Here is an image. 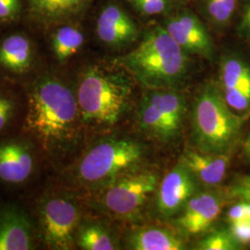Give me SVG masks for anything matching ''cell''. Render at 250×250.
I'll return each instance as SVG.
<instances>
[{"mask_svg": "<svg viewBox=\"0 0 250 250\" xmlns=\"http://www.w3.org/2000/svg\"><path fill=\"white\" fill-rule=\"evenodd\" d=\"M21 9V0H0V21H9L17 18Z\"/></svg>", "mask_w": 250, "mask_h": 250, "instance_id": "26", "label": "cell"}, {"mask_svg": "<svg viewBox=\"0 0 250 250\" xmlns=\"http://www.w3.org/2000/svg\"><path fill=\"white\" fill-rule=\"evenodd\" d=\"M247 202V210H248V217H249V220H250V202L249 201H246Z\"/></svg>", "mask_w": 250, "mask_h": 250, "instance_id": "32", "label": "cell"}, {"mask_svg": "<svg viewBox=\"0 0 250 250\" xmlns=\"http://www.w3.org/2000/svg\"><path fill=\"white\" fill-rule=\"evenodd\" d=\"M243 156L247 161H250V133L243 146Z\"/></svg>", "mask_w": 250, "mask_h": 250, "instance_id": "31", "label": "cell"}, {"mask_svg": "<svg viewBox=\"0 0 250 250\" xmlns=\"http://www.w3.org/2000/svg\"><path fill=\"white\" fill-rule=\"evenodd\" d=\"M81 113L76 97L62 81L42 77L28 98L25 129L51 151L71 141L77 132Z\"/></svg>", "mask_w": 250, "mask_h": 250, "instance_id": "1", "label": "cell"}, {"mask_svg": "<svg viewBox=\"0 0 250 250\" xmlns=\"http://www.w3.org/2000/svg\"><path fill=\"white\" fill-rule=\"evenodd\" d=\"M35 161L29 146L23 142L0 144V179L9 184L25 182L33 173Z\"/></svg>", "mask_w": 250, "mask_h": 250, "instance_id": "14", "label": "cell"}, {"mask_svg": "<svg viewBox=\"0 0 250 250\" xmlns=\"http://www.w3.org/2000/svg\"><path fill=\"white\" fill-rule=\"evenodd\" d=\"M188 55L164 27L157 25L118 62L147 89H172L187 78Z\"/></svg>", "mask_w": 250, "mask_h": 250, "instance_id": "2", "label": "cell"}, {"mask_svg": "<svg viewBox=\"0 0 250 250\" xmlns=\"http://www.w3.org/2000/svg\"><path fill=\"white\" fill-rule=\"evenodd\" d=\"M129 246L134 250H183L186 244L165 229L146 228L134 232L129 238Z\"/></svg>", "mask_w": 250, "mask_h": 250, "instance_id": "19", "label": "cell"}, {"mask_svg": "<svg viewBox=\"0 0 250 250\" xmlns=\"http://www.w3.org/2000/svg\"><path fill=\"white\" fill-rule=\"evenodd\" d=\"M77 243L84 250H116V245L107 229L97 224H84L80 228Z\"/></svg>", "mask_w": 250, "mask_h": 250, "instance_id": "21", "label": "cell"}, {"mask_svg": "<svg viewBox=\"0 0 250 250\" xmlns=\"http://www.w3.org/2000/svg\"><path fill=\"white\" fill-rule=\"evenodd\" d=\"M96 32L99 40L111 47H123L136 40L138 28L134 20L116 3H109L99 13Z\"/></svg>", "mask_w": 250, "mask_h": 250, "instance_id": "11", "label": "cell"}, {"mask_svg": "<svg viewBox=\"0 0 250 250\" xmlns=\"http://www.w3.org/2000/svg\"><path fill=\"white\" fill-rule=\"evenodd\" d=\"M131 95V81L125 73L89 67L81 75L77 87L81 118L87 124L115 125L127 109Z\"/></svg>", "mask_w": 250, "mask_h": 250, "instance_id": "4", "label": "cell"}, {"mask_svg": "<svg viewBox=\"0 0 250 250\" xmlns=\"http://www.w3.org/2000/svg\"><path fill=\"white\" fill-rule=\"evenodd\" d=\"M224 198L213 191L196 193L188 200L178 225L189 234L206 231L219 217L224 206Z\"/></svg>", "mask_w": 250, "mask_h": 250, "instance_id": "12", "label": "cell"}, {"mask_svg": "<svg viewBox=\"0 0 250 250\" xmlns=\"http://www.w3.org/2000/svg\"><path fill=\"white\" fill-rule=\"evenodd\" d=\"M220 88L232 110L250 115V63L237 55H227L220 64Z\"/></svg>", "mask_w": 250, "mask_h": 250, "instance_id": "8", "label": "cell"}, {"mask_svg": "<svg viewBox=\"0 0 250 250\" xmlns=\"http://www.w3.org/2000/svg\"><path fill=\"white\" fill-rule=\"evenodd\" d=\"M146 96L160 111L167 126L170 139H175L182 129L186 112L184 97L171 89L150 90Z\"/></svg>", "mask_w": 250, "mask_h": 250, "instance_id": "16", "label": "cell"}, {"mask_svg": "<svg viewBox=\"0 0 250 250\" xmlns=\"http://www.w3.org/2000/svg\"><path fill=\"white\" fill-rule=\"evenodd\" d=\"M229 231L240 246L250 244V220L230 224Z\"/></svg>", "mask_w": 250, "mask_h": 250, "instance_id": "28", "label": "cell"}, {"mask_svg": "<svg viewBox=\"0 0 250 250\" xmlns=\"http://www.w3.org/2000/svg\"><path fill=\"white\" fill-rule=\"evenodd\" d=\"M139 13L152 16L167 12L172 4L163 0H126Z\"/></svg>", "mask_w": 250, "mask_h": 250, "instance_id": "24", "label": "cell"}, {"mask_svg": "<svg viewBox=\"0 0 250 250\" xmlns=\"http://www.w3.org/2000/svg\"><path fill=\"white\" fill-rule=\"evenodd\" d=\"M238 0H203L208 19L216 26L224 27L231 21Z\"/></svg>", "mask_w": 250, "mask_h": 250, "instance_id": "22", "label": "cell"}, {"mask_svg": "<svg viewBox=\"0 0 250 250\" xmlns=\"http://www.w3.org/2000/svg\"><path fill=\"white\" fill-rule=\"evenodd\" d=\"M162 26L187 53L212 60L214 47L211 37L194 13L179 11L166 19Z\"/></svg>", "mask_w": 250, "mask_h": 250, "instance_id": "9", "label": "cell"}, {"mask_svg": "<svg viewBox=\"0 0 250 250\" xmlns=\"http://www.w3.org/2000/svg\"><path fill=\"white\" fill-rule=\"evenodd\" d=\"M33 249L32 224L21 209L7 207L0 210V250Z\"/></svg>", "mask_w": 250, "mask_h": 250, "instance_id": "13", "label": "cell"}, {"mask_svg": "<svg viewBox=\"0 0 250 250\" xmlns=\"http://www.w3.org/2000/svg\"><path fill=\"white\" fill-rule=\"evenodd\" d=\"M242 32L250 41V1L247 3L242 13Z\"/></svg>", "mask_w": 250, "mask_h": 250, "instance_id": "30", "label": "cell"}, {"mask_svg": "<svg viewBox=\"0 0 250 250\" xmlns=\"http://www.w3.org/2000/svg\"><path fill=\"white\" fill-rule=\"evenodd\" d=\"M230 191L232 197L250 202V175L239 176L235 179L231 186Z\"/></svg>", "mask_w": 250, "mask_h": 250, "instance_id": "25", "label": "cell"}, {"mask_svg": "<svg viewBox=\"0 0 250 250\" xmlns=\"http://www.w3.org/2000/svg\"><path fill=\"white\" fill-rule=\"evenodd\" d=\"M197 179L180 161L160 185L157 199L159 213L164 218L177 214L197 193Z\"/></svg>", "mask_w": 250, "mask_h": 250, "instance_id": "10", "label": "cell"}, {"mask_svg": "<svg viewBox=\"0 0 250 250\" xmlns=\"http://www.w3.org/2000/svg\"><path fill=\"white\" fill-rule=\"evenodd\" d=\"M181 161L187 166L197 182L206 187H216L225 177L229 166L227 154L187 151Z\"/></svg>", "mask_w": 250, "mask_h": 250, "instance_id": "15", "label": "cell"}, {"mask_svg": "<svg viewBox=\"0 0 250 250\" xmlns=\"http://www.w3.org/2000/svg\"><path fill=\"white\" fill-rule=\"evenodd\" d=\"M40 225L46 246L51 250H71L79 223V210L66 197L51 196L40 207Z\"/></svg>", "mask_w": 250, "mask_h": 250, "instance_id": "7", "label": "cell"}, {"mask_svg": "<svg viewBox=\"0 0 250 250\" xmlns=\"http://www.w3.org/2000/svg\"><path fill=\"white\" fill-rule=\"evenodd\" d=\"M158 185V175L150 171L123 173L105 185L100 205L118 218L133 217L143 208Z\"/></svg>", "mask_w": 250, "mask_h": 250, "instance_id": "6", "label": "cell"}, {"mask_svg": "<svg viewBox=\"0 0 250 250\" xmlns=\"http://www.w3.org/2000/svg\"><path fill=\"white\" fill-rule=\"evenodd\" d=\"M92 0H28L32 14L45 23L72 18L85 9Z\"/></svg>", "mask_w": 250, "mask_h": 250, "instance_id": "18", "label": "cell"}, {"mask_svg": "<svg viewBox=\"0 0 250 250\" xmlns=\"http://www.w3.org/2000/svg\"><path fill=\"white\" fill-rule=\"evenodd\" d=\"M84 36L79 28L64 25L56 30L52 37V50L58 62H64L80 50Z\"/></svg>", "mask_w": 250, "mask_h": 250, "instance_id": "20", "label": "cell"}, {"mask_svg": "<svg viewBox=\"0 0 250 250\" xmlns=\"http://www.w3.org/2000/svg\"><path fill=\"white\" fill-rule=\"evenodd\" d=\"M197 250H240V245L233 238L230 231H216L199 242Z\"/></svg>", "mask_w": 250, "mask_h": 250, "instance_id": "23", "label": "cell"}, {"mask_svg": "<svg viewBox=\"0 0 250 250\" xmlns=\"http://www.w3.org/2000/svg\"><path fill=\"white\" fill-rule=\"evenodd\" d=\"M15 103L12 99L0 94V131L9 125L15 112Z\"/></svg>", "mask_w": 250, "mask_h": 250, "instance_id": "27", "label": "cell"}, {"mask_svg": "<svg viewBox=\"0 0 250 250\" xmlns=\"http://www.w3.org/2000/svg\"><path fill=\"white\" fill-rule=\"evenodd\" d=\"M33 56L32 43L23 35H11L0 44V64L9 72H26L33 62Z\"/></svg>", "mask_w": 250, "mask_h": 250, "instance_id": "17", "label": "cell"}, {"mask_svg": "<svg viewBox=\"0 0 250 250\" xmlns=\"http://www.w3.org/2000/svg\"><path fill=\"white\" fill-rule=\"evenodd\" d=\"M142 146L131 139H109L94 146L78 165V177L87 185L105 186L132 169L142 158Z\"/></svg>", "mask_w": 250, "mask_h": 250, "instance_id": "5", "label": "cell"}, {"mask_svg": "<svg viewBox=\"0 0 250 250\" xmlns=\"http://www.w3.org/2000/svg\"><path fill=\"white\" fill-rule=\"evenodd\" d=\"M249 220L248 210H247V202L241 200L240 203L231 207L227 213V221L229 224L240 223L243 221Z\"/></svg>", "mask_w": 250, "mask_h": 250, "instance_id": "29", "label": "cell"}, {"mask_svg": "<svg viewBox=\"0 0 250 250\" xmlns=\"http://www.w3.org/2000/svg\"><path fill=\"white\" fill-rule=\"evenodd\" d=\"M250 117L234 112L225 102L220 86L207 83L198 94L192 111L195 145L203 153L228 154Z\"/></svg>", "mask_w": 250, "mask_h": 250, "instance_id": "3", "label": "cell"}]
</instances>
